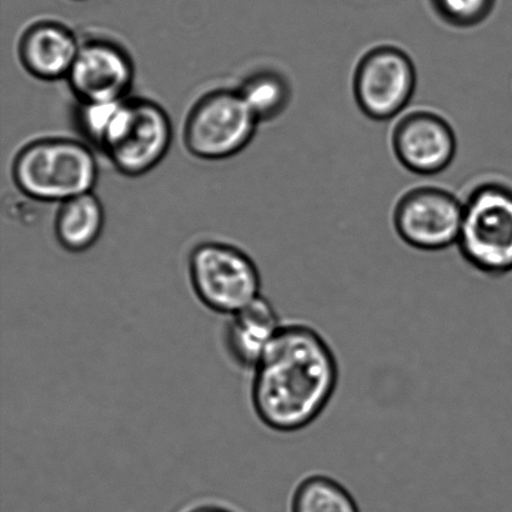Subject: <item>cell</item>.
Here are the masks:
<instances>
[{
    "mask_svg": "<svg viewBox=\"0 0 512 512\" xmlns=\"http://www.w3.org/2000/svg\"><path fill=\"white\" fill-rule=\"evenodd\" d=\"M339 380V361L325 336L310 324L290 321L252 370L250 403L265 428L299 433L328 409Z\"/></svg>",
    "mask_w": 512,
    "mask_h": 512,
    "instance_id": "1",
    "label": "cell"
},
{
    "mask_svg": "<svg viewBox=\"0 0 512 512\" xmlns=\"http://www.w3.org/2000/svg\"><path fill=\"white\" fill-rule=\"evenodd\" d=\"M97 158L89 145L70 138H42L25 144L12 163L15 187L39 203L62 204L93 192Z\"/></svg>",
    "mask_w": 512,
    "mask_h": 512,
    "instance_id": "2",
    "label": "cell"
},
{
    "mask_svg": "<svg viewBox=\"0 0 512 512\" xmlns=\"http://www.w3.org/2000/svg\"><path fill=\"white\" fill-rule=\"evenodd\" d=\"M458 245L461 258L490 278L512 273V188L486 182L464 200Z\"/></svg>",
    "mask_w": 512,
    "mask_h": 512,
    "instance_id": "3",
    "label": "cell"
},
{
    "mask_svg": "<svg viewBox=\"0 0 512 512\" xmlns=\"http://www.w3.org/2000/svg\"><path fill=\"white\" fill-rule=\"evenodd\" d=\"M189 284L199 303L233 315L260 298L263 281L252 256L233 244L208 240L190 250Z\"/></svg>",
    "mask_w": 512,
    "mask_h": 512,
    "instance_id": "4",
    "label": "cell"
},
{
    "mask_svg": "<svg viewBox=\"0 0 512 512\" xmlns=\"http://www.w3.org/2000/svg\"><path fill=\"white\" fill-rule=\"evenodd\" d=\"M259 124L238 88L210 90L185 118L184 148L207 162L233 158L252 143Z\"/></svg>",
    "mask_w": 512,
    "mask_h": 512,
    "instance_id": "5",
    "label": "cell"
},
{
    "mask_svg": "<svg viewBox=\"0 0 512 512\" xmlns=\"http://www.w3.org/2000/svg\"><path fill=\"white\" fill-rule=\"evenodd\" d=\"M416 80V68L408 53L395 45H378L368 50L356 65V104L366 117L388 122L408 107Z\"/></svg>",
    "mask_w": 512,
    "mask_h": 512,
    "instance_id": "6",
    "label": "cell"
},
{
    "mask_svg": "<svg viewBox=\"0 0 512 512\" xmlns=\"http://www.w3.org/2000/svg\"><path fill=\"white\" fill-rule=\"evenodd\" d=\"M464 203L448 190L419 187L396 203L394 228L399 238L420 252H441L458 243Z\"/></svg>",
    "mask_w": 512,
    "mask_h": 512,
    "instance_id": "7",
    "label": "cell"
},
{
    "mask_svg": "<svg viewBox=\"0 0 512 512\" xmlns=\"http://www.w3.org/2000/svg\"><path fill=\"white\" fill-rule=\"evenodd\" d=\"M135 78L132 55L114 40H80L68 74L70 92L78 104L117 102L129 98Z\"/></svg>",
    "mask_w": 512,
    "mask_h": 512,
    "instance_id": "8",
    "label": "cell"
},
{
    "mask_svg": "<svg viewBox=\"0 0 512 512\" xmlns=\"http://www.w3.org/2000/svg\"><path fill=\"white\" fill-rule=\"evenodd\" d=\"M173 142L167 110L154 100L132 98V113L119 138L103 153L119 174L139 178L157 168Z\"/></svg>",
    "mask_w": 512,
    "mask_h": 512,
    "instance_id": "9",
    "label": "cell"
},
{
    "mask_svg": "<svg viewBox=\"0 0 512 512\" xmlns=\"http://www.w3.org/2000/svg\"><path fill=\"white\" fill-rule=\"evenodd\" d=\"M391 145L406 170L425 177L448 169L458 149L448 120L430 110L405 114L395 125Z\"/></svg>",
    "mask_w": 512,
    "mask_h": 512,
    "instance_id": "10",
    "label": "cell"
},
{
    "mask_svg": "<svg viewBox=\"0 0 512 512\" xmlns=\"http://www.w3.org/2000/svg\"><path fill=\"white\" fill-rule=\"evenodd\" d=\"M80 39L57 20L29 24L18 40V59L25 72L42 82H58L68 77L77 57Z\"/></svg>",
    "mask_w": 512,
    "mask_h": 512,
    "instance_id": "11",
    "label": "cell"
},
{
    "mask_svg": "<svg viewBox=\"0 0 512 512\" xmlns=\"http://www.w3.org/2000/svg\"><path fill=\"white\" fill-rule=\"evenodd\" d=\"M283 324L273 303L263 295L230 315L223 334L230 360L239 368L252 371Z\"/></svg>",
    "mask_w": 512,
    "mask_h": 512,
    "instance_id": "12",
    "label": "cell"
},
{
    "mask_svg": "<svg viewBox=\"0 0 512 512\" xmlns=\"http://www.w3.org/2000/svg\"><path fill=\"white\" fill-rule=\"evenodd\" d=\"M105 225L103 203L94 192L59 204L54 219V234L65 252L82 254L92 249L102 237Z\"/></svg>",
    "mask_w": 512,
    "mask_h": 512,
    "instance_id": "13",
    "label": "cell"
},
{
    "mask_svg": "<svg viewBox=\"0 0 512 512\" xmlns=\"http://www.w3.org/2000/svg\"><path fill=\"white\" fill-rule=\"evenodd\" d=\"M237 88L260 124L281 117L293 95L288 78L274 69L255 70Z\"/></svg>",
    "mask_w": 512,
    "mask_h": 512,
    "instance_id": "14",
    "label": "cell"
},
{
    "mask_svg": "<svg viewBox=\"0 0 512 512\" xmlns=\"http://www.w3.org/2000/svg\"><path fill=\"white\" fill-rule=\"evenodd\" d=\"M291 512H360L354 496L328 475L311 474L291 496Z\"/></svg>",
    "mask_w": 512,
    "mask_h": 512,
    "instance_id": "15",
    "label": "cell"
},
{
    "mask_svg": "<svg viewBox=\"0 0 512 512\" xmlns=\"http://www.w3.org/2000/svg\"><path fill=\"white\" fill-rule=\"evenodd\" d=\"M498 0H429L441 22L458 29L478 27L494 12Z\"/></svg>",
    "mask_w": 512,
    "mask_h": 512,
    "instance_id": "16",
    "label": "cell"
},
{
    "mask_svg": "<svg viewBox=\"0 0 512 512\" xmlns=\"http://www.w3.org/2000/svg\"><path fill=\"white\" fill-rule=\"evenodd\" d=\"M198 512H227V511L218 510V509H208V510H200Z\"/></svg>",
    "mask_w": 512,
    "mask_h": 512,
    "instance_id": "17",
    "label": "cell"
},
{
    "mask_svg": "<svg viewBox=\"0 0 512 512\" xmlns=\"http://www.w3.org/2000/svg\"><path fill=\"white\" fill-rule=\"evenodd\" d=\"M75 2H83V0H75Z\"/></svg>",
    "mask_w": 512,
    "mask_h": 512,
    "instance_id": "18",
    "label": "cell"
}]
</instances>
